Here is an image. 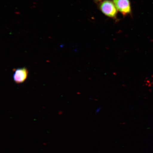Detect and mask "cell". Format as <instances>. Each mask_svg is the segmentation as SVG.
<instances>
[{"mask_svg":"<svg viewBox=\"0 0 153 153\" xmlns=\"http://www.w3.org/2000/svg\"><path fill=\"white\" fill-rule=\"evenodd\" d=\"M99 9L103 14L109 18L117 20L118 10L113 1L104 0L99 4Z\"/></svg>","mask_w":153,"mask_h":153,"instance_id":"cell-1","label":"cell"},{"mask_svg":"<svg viewBox=\"0 0 153 153\" xmlns=\"http://www.w3.org/2000/svg\"><path fill=\"white\" fill-rule=\"evenodd\" d=\"M118 11L124 16L131 15V8L129 0H113Z\"/></svg>","mask_w":153,"mask_h":153,"instance_id":"cell-2","label":"cell"},{"mask_svg":"<svg viewBox=\"0 0 153 153\" xmlns=\"http://www.w3.org/2000/svg\"><path fill=\"white\" fill-rule=\"evenodd\" d=\"M28 73V71L26 68L17 69L13 76L14 82L18 84L23 83L27 78Z\"/></svg>","mask_w":153,"mask_h":153,"instance_id":"cell-3","label":"cell"},{"mask_svg":"<svg viewBox=\"0 0 153 153\" xmlns=\"http://www.w3.org/2000/svg\"><path fill=\"white\" fill-rule=\"evenodd\" d=\"M94 1L97 2H101V1H103V0H94Z\"/></svg>","mask_w":153,"mask_h":153,"instance_id":"cell-4","label":"cell"}]
</instances>
